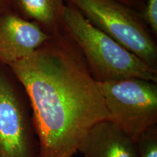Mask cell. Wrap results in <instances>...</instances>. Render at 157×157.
<instances>
[{
	"mask_svg": "<svg viewBox=\"0 0 157 157\" xmlns=\"http://www.w3.org/2000/svg\"><path fill=\"white\" fill-rule=\"evenodd\" d=\"M103 31L148 66L157 69L156 37L140 12L117 0H64Z\"/></svg>",
	"mask_w": 157,
	"mask_h": 157,
	"instance_id": "obj_3",
	"label": "cell"
},
{
	"mask_svg": "<svg viewBox=\"0 0 157 157\" xmlns=\"http://www.w3.org/2000/svg\"><path fill=\"white\" fill-rule=\"evenodd\" d=\"M136 143L139 157H157V125L143 133Z\"/></svg>",
	"mask_w": 157,
	"mask_h": 157,
	"instance_id": "obj_9",
	"label": "cell"
},
{
	"mask_svg": "<svg viewBox=\"0 0 157 157\" xmlns=\"http://www.w3.org/2000/svg\"><path fill=\"white\" fill-rule=\"evenodd\" d=\"M8 66L30 101L39 157H74L92 127L111 120L97 82L63 28Z\"/></svg>",
	"mask_w": 157,
	"mask_h": 157,
	"instance_id": "obj_1",
	"label": "cell"
},
{
	"mask_svg": "<svg viewBox=\"0 0 157 157\" xmlns=\"http://www.w3.org/2000/svg\"><path fill=\"white\" fill-rule=\"evenodd\" d=\"M51 36L11 10L0 13V63L10 66L26 58Z\"/></svg>",
	"mask_w": 157,
	"mask_h": 157,
	"instance_id": "obj_6",
	"label": "cell"
},
{
	"mask_svg": "<svg viewBox=\"0 0 157 157\" xmlns=\"http://www.w3.org/2000/svg\"><path fill=\"white\" fill-rule=\"evenodd\" d=\"M111 121L137 142L157 124V82L138 78L98 82Z\"/></svg>",
	"mask_w": 157,
	"mask_h": 157,
	"instance_id": "obj_4",
	"label": "cell"
},
{
	"mask_svg": "<svg viewBox=\"0 0 157 157\" xmlns=\"http://www.w3.org/2000/svg\"><path fill=\"white\" fill-rule=\"evenodd\" d=\"M64 0H11L10 10L28 21L36 23L45 33L53 36L63 28Z\"/></svg>",
	"mask_w": 157,
	"mask_h": 157,
	"instance_id": "obj_8",
	"label": "cell"
},
{
	"mask_svg": "<svg viewBox=\"0 0 157 157\" xmlns=\"http://www.w3.org/2000/svg\"><path fill=\"white\" fill-rule=\"evenodd\" d=\"M11 0H0V13L10 10Z\"/></svg>",
	"mask_w": 157,
	"mask_h": 157,
	"instance_id": "obj_12",
	"label": "cell"
},
{
	"mask_svg": "<svg viewBox=\"0 0 157 157\" xmlns=\"http://www.w3.org/2000/svg\"><path fill=\"white\" fill-rule=\"evenodd\" d=\"M141 16L154 36L157 35V0H146Z\"/></svg>",
	"mask_w": 157,
	"mask_h": 157,
	"instance_id": "obj_10",
	"label": "cell"
},
{
	"mask_svg": "<svg viewBox=\"0 0 157 157\" xmlns=\"http://www.w3.org/2000/svg\"><path fill=\"white\" fill-rule=\"evenodd\" d=\"M30 101L8 66L0 63V157H39Z\"/></svg>",
	"mask_w": 157,
	"mask_h": 157,
	"instance_id": "obj_5",
	"label": "cell"
},
{
	"mask_svg": "<svg viewBox=\"0 0 157 157\" xmlns=\"http://www.w3.org/2000/svg\"><path fill=\"white\" fill-rule=\"evenodd\" d=\"M117 1L124 4L131 8L135 9V10L140 12V13L144 8L145 4H146V0H117Z\"/></svg>",
	"mask_w": 157,
	"mask_h": 157,
	"instance_id": "obj_11",
	"label": "cell"
},
{
	"mask_svg": "<svg viewBox=\"0 0 157 157\" xmlns=\"http://www.w3.org/2000/svg\"><path fill=\"white\" fill-rule=\"evenodd\" d=\"M63 27L81 51L96 82L138 78L157 82V69L92 25L74 6L68 3L63 16Z\"/></svg>",
	"mask_w": 157,
	"mask_h": 157,
	"instance_id": "obj_2",
	"label": "cell"
},
{
	"mask_svg": "<svg viewBox=\"0 0 157 157\" xmlns=\"http://www.w3.org/2000/svg\"><path fill=\"white\" fill-rule=\"evenodd\" d=\"M77 152L84 157H139L137 143L109 120L92 127Z\"/></svg>",
	"mask_w": 157,
	"mask_h": 157,
	"instance_id": "obj_7",
	"label": "cell"
}]
</instances>
